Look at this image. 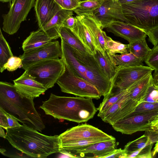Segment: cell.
I'll use <instances>...</instances> for the list:
<instances>
[{
	"label": "cell",
	"mask_w": 158,
	"mask_h": 158,
	"mask_svg": "<svg viewBox=\"0 0 158 158\" xmlns=\"http://www.w3.org/2000/svg\"><path fill=\"white\" fill-rule=\"evenodd\" d=\"M6 130L9 143L29 157L46 158L60 152L59 135H47L24 124Z\"/></svg>",
	"instance_id": "obj_1"
},
{
	"label": "cell",
	"mask_w": 158,
	"mask_h": 158,
	"mask_svg": "<svg viewBox=\"0 0 158 158\" xmlns=\"http://www.w3.org/2000/svg\"><path fill=\"white\" fill-rule=\"evenodd\" d=\"M40 107L46 114L55 118L79 123L88 122L98 111L92 98L60 96L53 93Z\"/></svg>",
	"instance_id": "obj_2"
},
{
	"label": "cell",
	"mask_w": 158,
	"mask_h": 158,
	"mask_svg": "<svg viewBox=\"0 0 158 158\" xmlns=\"http://www.w3.org/2000/svg\"><path fill=\"white\" fill-rule=\"evenodd\" d=\"M33 99L19 93L14 84L0 82V107L23 124L42 132L45 126L35 109Z\"/></svg>",
	"instance_id": "obj_3"
},
{
	"label": "cell",
	"mask_w": 158,
	"mask_h": 158,
	"mask_svg": "<svg viewBox=\"0 0 158 158\" xmlns=\"http://www.w3.org/2000/svg\"><path fill=\"white\" fill-rule=\"evenodd\" d=\"M61 40L62 58L73 73L94 86L104 98L107 96L112 89L111 82L101 70L86 66L79 62L73 54L70 46L62 39Z\"/></svg>",
	"instance_id": "obj_4"
},
{
	"label": "cell",
	"mask_w": 158,
	"mask_h": 158,
	"mask_svg": "<svg viewBox=\"0 0 158 158\" xmlns=\"http://www.w3.org/2000/svg\"><path fill=\"white\" fill-rule=\"evenodd\" d=\"M121 5L128 23L145 32L158 27V0H140Z\"/></svg>",
	"instance_id": "obj_5"
},
{
	"label": "cell",
	"mask_w": 158,
	"mask_h": 158,
	"mask_svg": "<svg viewBox=\"0 0 158 158\" xmlns=\"http://www.w3.org/2000/svg\"><path fill=\"white\" fill-rule=\"evenodd\" d=\"M65 69V63L62 58L41 61L30 66L25 70L48 89L54 86Z\"/></svg>",
	"instance_id": "obj_6"
},
{
	"label": "cell",
	"mask_w": 158,
	"mask_h": 158,
	"mask_svg": "<svg viewBox=\"0 0 158 158\" xmlns=\"http://www.w3.org/2000/svg\"><path fill=\"white\" fill-rule=\"evenodd\" d=\"M56 83L61 91L64 93L96 99H99L102 96L94 86L87 81L74 75L65 64V71Z\"/></svg>",
	"instance_id": "obj_7"
},
{
	"label": "cell",
	"mask_w": 158,
	"mask_h": 158,
	"mask_svg": "<svg viewBox=\"0 0 158 158\" xmlns=\"http://www.w3.org/2000/svg\"><path fill=\"white\" fill-rule=\"evenodd\" d=\"M35 0H12L8 11L2 16L3 31L10 35L16 33L21 23L27 19Z\"/></svg>",
	"instance_id": "obj_8"
},
{
	"label": "cell",
	"mask_w": 158,
	"mask_h": 158,
	"mask_svg": "<svg viewBox=\"0 0 158 158\" xmlns=\"http://www.w3.org/2000/svg\"><path fill=\"white\" fill-rule=\"evenodd\" d=\"M118 67L117 72L112 82L111 90L107 96L115 94L126 89L149 73H152L154 71L148 66Z\"/></svg>",
	"instance_id": "obj_9"
},
{
	"label": "cell",
	"mask_w": 158,
	"mask_h": 158,
	"mask_svg": "<svg viewBox=\"0 0 158 158\" xmlns=\"http://www.w3.org/2000/svg\"><path fill=\"white\" fill-rule=\"evenodd\" d=\"M158 115V110L142 113H132L127 117L112 124L116 131L126 135L151 129V122Z\"/></svg>",
	"instance_id": "obj_10"
},
{
	"label": "cell",
	"mask_w": 158,
	"mask_h": 158,
	"mask_svg": "<svg viewBox=\"0 0 158 158\" xmlns=\"http://www.w3.org/2000/svg\"><path fill=\"white\" fill-rule=\"evenodd\" d=\"M97 139L105 141L116 140L112 136L92 125L81 124L68 129L59 135L60 144L88 139Z\"/></svg>",
	"instance_id": "obj_11"
},
{
	"label": "cell",
	"mask_w": 158,
	"mask_h": 158,
	"mask_svg": "<svg viewBox=\"0 0 158 158\" xmlns=\"http://www.w3.org/2000/svg\"><path fill=\"white\" fill-rule=\"evenodd\" d=\"M62 51L58 41L49 44L36 49L24 52L19 56L22 60L21 67L25 70L34 64L47 60L62 58Z\"/></svg>",
	"instance_id": "obj_12"
},
{
	"label": "cell",
	"mask_w": 158,
	"mask_h": 158,
	"mask_svg": "<svg viewBox=\"0 0 158 158\" xmlns=\"http://www.w3.org/2000/svg\"><path fill=\"white\" fill-rule=\"evenodd\" d=\"M116 140L100 142L63 153L69 157L106 158L116 149Z\"/></svg>",
	"instance_id": "obj_13"
},
{
	"label": "cell",
	"mask_w": 158,
	"mask_h": 158,
	"mask_svg": "<svg viewBox=\"0 0 158 158\" xmlns=\"http://www.w3.org/2000/svg\"><path fill=\"white\" fill-rule=\"evenodd\" d=\"M93 15L100 22L102 29L114 21L128 23L124 15L122 5L118 0H104Z\"/></svg>",
	"instance_id": "obj_14"
},
{
	"label": "cell",
	"mask_w": 158,
	"mask_h": 158,
	"mask_svg": "<svg viewBox=\"0 0 158 158\" xmlns=\"http://www.w3.org/2000/svg\"><path fill=\"white\" fill-rule=\"evenodd\" d=\"M105 28L108 32L123 38L129 43L146 39L147 35L146 32L143 30L130 23L122 21L112 22L106 26Z\"/></svg>",
	"instance_id": "obj_15"
},
{
	"label": "cell",
	"mask_w": 158,
	"mask_h": 158,
	"mask_svg": "<svg viewBox=\"0 0 158 158\" xmlns=\"http://www.w3.org/2000/svg\"><path fill=\"white\" fill-rule=\"evenodd\" d=\"M17 91L26 97L34 98L44 93L47 89L34 79L26 70L13 81Z\"/></svg>",
	"instance_id": "obj_16"
},
{
	"label": "cell",
	"mask_w": 158,
	"mask_h": 158,
	"mask_svg": "<svg viewBox=\"0 0 158 158\" xmlns=\"http://www.w3.org/2000/svg\"><path fill=\"white\" fill-rule=\"evenodd\" d=\"M34 7L39 28L45 25L62 9L54 0H36Z\"/></svg>",
	"instance_id": "obj_17"
},
{
	"label": "cell",
	"mask_w": 158,
	"mask_h": 158,
	"mask_svg": "<svg viewBox=\"0 0 158 158\" xmlns=\"http://www.w3.org/2000/svg\"><path fill=\"white\" fill-rule=\"evenodd\" d=\"M77 16L89 31L94 40L97 49L104 54L106 49L104 36L105 32L102 30L100 22L93 15L85 14Z\"/></svg>",
	"instance_id": "obj_18"
},
{
	"label": "cell",
	"mask_w": 158,
	"mask_h": 158,
	"mask_svg": "<svg viewBox=\"0 0 158 158\" xmlns=\"http://www.w3.org/2000/svg\"><path fill=\"white\" fill-rule=\"evenodd\" d=\"M154 83L153 75L152 73H150L128 88L129 97L140 104L148 95L150 88Z\"/></svg>",
	"instance_id": "obj_19"
},
{
	"label": "cell",
	"mask_w": 158,
	"mask_h": 158,
	"mask_svg": "<svg viewBox=\"0 0 158 158\" xmlns=\"http://www.w3.org/2000/svg\"><path fill=\"white\" fill-rule=\"evenodd\" d=\"M114 53L106 49L103 54L97 49L93 55L98 61L103 73L112 83L118 69L113 58Z\"/></svg>",
	"instance_id": "obj_20"
},
{
	"label": "cell",
	"mask_w": 158,
	"mask_h": 158,
	"mask_svg": "<svg viewBox=\"0 0 158 158\" xmlns=\"http://www.w3.org/2000/svg\"><path fill=\"white\" fill-rule=\"evenodd\" d=\"M73 10L61 9L41 29L49 36L56 40L60 37L59 32L65 20L73 15Z\"/></svg>",
	"instance_id": "obj_21"
},
{
	"label": "cell",
	"mask_w": 158,
	"mask_h": 158,
	"mask_svg": "<svg viewBox=\"0 0 158 158\" xmlns=\"http://www.w3.org/2000/svg\"><path fill=\"white\" fill-rule=\"evenodd\" d=\"M54 39L49 36L41 29L31 32L22 44L24 52H29L45 46Z\"/></svg>",
	"instance_id": "obj_22"
},
{
	"label": "cell",
	"mask_w": 158,
	"mask_h": 158,
	"mask_svg": "<svg viewBox=\"0 0 158 158\" xmlns=\"http://www.w3.org/2000/svg\"><path fill=\"white\" fill-rule=\"evenodd\" d=\"M75 17V23L71 30L85 47L89 53L94 55L97 49L94 40L86 26L77 16Z\"/></svg>",
	"instance_id": "obj_23"
},
{
	"label": "cell",
	"mask_w": 158,
	"mask_h": 158,
	"mask_svg": "<svg viewBox=\"0 0 158 158\" xmlns=\"http://www.w3.org/2000/svg\"><path fill=\"white\" fill-rule=\"evenodd\" d=\"M60 37L72 47L85 53H88L85 47L72 30L62 26L60 29Z\"/></svg>",
	"instance_id": "obj_24"
},
{
	"label": "cell",
	"mask_w": 158,
	"mask_h": 158,
	"mask_svg": "<svg viewBox=\"0 0 158 158\" xmlns=\"http://www.w3.org/2000/svg\"><path fill=\"white\" fill-rule=\"evenodd\" d=\"M139 103L129 98L122 105L116 113L108 121L111 125L116 122L128 116L135 110Z\"/></svg>",
	"instance_id": "obj_25"
},
{
	"label": "cell",
	"mask_w": 158,
	"mask_h": 158,
	"mask_svg": "<svg viewBox=\"0 0 158 158\" xmlns=\"http://www.w3.org/2000/svg\"><path fill=\"white\" fill-rule=\"evenodd\" d=\"M113 58L117 65L120 67H127L144 65L141 60L131 52L116 54L114 53Z\"/></svg>",
	"instance_id": "obj_26"
},
{
	"label": "cell",
	"mask_w": 158,
	"mask_h": 158,
	"mask_svg": "<svg viewBox=\"0 0 158 158\" xmlns=\"http://www.w3.org/2000/svg\"><path fill=\"white\" fill-rule=\"evenodd\" d=\"M151 49L148 46L146 39L135 41L128 44L129 52L134 54L143 62H144Z\"/></svg>",
	"instance_id": "obj_27"
},
{
	"label": "cell",
	"mask_w": 158,
	"mask_h": 158,
	"mask_svg": "<svg viewBox=\"0 0 158 158\" xmlns=\"http://www.w3.org/2000/svg\"><path fill=\"white\" fill-rule=\"evenodd\" d=\"M104 0H87L79 2L73 10L77 15L87 14L93 15L100 6Z\"/></svg>",
	"instance_id": "obj_28"
},
{
	"label": "cell",
	"mask_w": 158,
	"mask_h": 158,
	"mask_svg": "<svg viewBox=\"0 0 158 158\" xmlns=\"http://www.w3.org/2000/svg\"><path fill=\"white\" fill-rule=\"evenodd\" d=\"M153 143L149 137L145 134L137 139L128 143L123 149L127 156L129 153L142 149Z\"/></svg>",
	"instance_id": "obj_29"
},
{
	"label": "cell",
	"mask_w": 158,
	"mask_h": 158,
	"mask_svg": "<svg viewBox=\"0 0 158 158\" xmlns=\"http://www.w3.org/2000/svg\"><path fill=\"white\" fill-rule=\"evenodd\" d=\"M103 141H105L100 139H88L60 144L59 152L63 154L72 150Z\"/></svg>",
	"instance_id": "obj_30"
},
{
	"label": "cell",
	"mask_w": 158,
	"mask_h": 158,
	"mask_svg": "<svg viewBox=\"0 0 158 158\" xmlns=\"http://www.w3.org/2000/svg\"><path fill=\"white\" fill-rule=\"evenodd\" d=\"M13 56L10 47L4 37L1 29L0 31V71L3 72L4 64L8 60Z\"/></svg>",
	"instance_id": "obj_31"
},
{
	"label": "cell",
	"mask_w": 158,
	"mask_h": 158,
	"mask_svg": "<svg viewBox=\"0 0 158 158\" xmlns=\"http://www.w3.org/2000/svg\"><path fill=\"white\" fill-rule=\"evenodd\" d=\"M127 91V89L115 94L104 98L102 102L98 108V116L99 117L112 105L118 101L126 93Z\"/></svg>",
	"instance_id": "obj_32"
},
{
	"label": "cell",
	"mask_w": 158,
	"mask_h": 158,
	"mask_svg": "<svg viewBox=\"0 0 158 158\" xmlns=\"http://www.w3.org/2000/svg\"><path fill=\"white\" fill-rule=\"evenodd\" d=\"M104 36L106 49L115 53H119L121 54L129 52L128 50V44H124L113 40L110 37L107 35L105 32Z\"/></svg>",
	"instance_id": "obj_33"
},
{
	"label": "cell",
	"mask_w": 158,
	"mask_h": 158,
	"mask_svg": "<svg viewBox=\"0 0 158 158\" xmlns=\"http://www.w3.org/2000/svg\"><path fill=\"white\" fill-rule=\"evenodd\" d=\"M129 98H130L128 94V88H127V92L123 97L117 102L112 105L105 112L101 115L99 117L103 121L107 123L109 119L121 107L125 102Z\"/></svg>",
	"instance_id": "obj_34"
},
{
	"label": "cell",
	"mask_w": 158,
	"mask_h": 158,
	"mask_svg": "<svg viewBox=\"0 0 158 158\" xmlns=\"http://www.w3.org/2000/svg\"><path fill=\"white\" fill-rule=\"evenodd\" d=\"M144 62L154 70V73L158 72V48L154 46Z\"/></svg>",
	"instance_id": "obj_35"
},
{
	"label": "cell",
	"mask_w": 158,
	"mask_h": 158,
	"mask_svg": "<svg viewBox=\"0 0 158 158\" xmlns=\"http://www.w3.org/2000/svg\"><path fill=\"white\" fill-rule=\"evenodd\" d=\"M158 110V102H143L138 105L133 113H142Z\"/></svg>",
	"instance_id": "obj_36"
},
{
	"label": "cell",
	"mask_w": 158,
	"mask_h": 158,
	"mask_svg": "<svg viewBox=\"0 0 158 158\" xmlns=\"http://www.w3.org/2000/svg\"><path fill=\"white\" fill-rule=\"evenodd\" d=\"M22 60L19 57L12 56L10 58L4 65L2 71L7 69L10 72L13 71L18 68L21 67Z\"/></svg>",
	"instance_id": "obj_37"
},
{
	"label": "cell",
	"mask_w": 158,
	"mask_h": 158,
	"mask_svg": "<svg viewBox=\"0 0 158 158\" xmlns=\"http://www.w3.org/2000/svg\"><path fill=\"white\" fill-rule=\"evenodd\" d=\"M2 109L4 114L3 121L7 128L18 127L21 125L14 116L7 112L3 109Z\"/></svg>",
	"instance_id": "obj_38"
},
{
	"label": "cell",
	"mask_w": 158,
	"mask_h": 158,
	"mask_svg": "<svg viewBox=\"0 0 158 158\" xmlns=\"http://www.w3.org/2000/svg\"><path fill=\"white\" fill-rule=\"evenodd\" d=\"M62 9L73 10L78 5L77 0H54Z\"/></svg>",
	"instance_id": "obj_39"
},
{
	"label": "cell",
	"mask_w": 158,
	"mask_h": 158,
	"mask_svg": "<svg viewBox=\"0 0 158 158\" xmlns=\"http://www.w3.org/2000/svg\"><path fill=\"white\" fill-rule=\"evenodd\" d=\"M154 84L151 86L148 95L143 102H158V90L154 88Z\"/></svg>",
	"instance_id": "obj_40"
},
{
	"label": "cell",
	"mask_w": 158,
	"mask_h": 158,
	"mask_svg": "<svg viewBox=\"0 0 158 158\" xmlns=\"http://www.w3.org/2000/svg\"><path fill=\"white\" fill-rule=\"evenodd\" d=\"M149 41L154 46L158 45V27L146 32Z\"/></svg>",
	"instance_id": "obj_41"
},
{
	"label": "cell",
	"mask_w": 158,
	"mask_h": 158,
	"mask_svg": "<svg viewBox=\"0 0 158 158\" xmlns=\"http://www.w3.org/2000/svg\"><path fill=\"white\" fill-rule=\"evenodd\" d=\"M126 154L124 149L121 148L116 149L110 155L106 158H126Z\"/></svg>",
	"instance_id": "obj_42"
},
{
	"label": "cell",
	"mask_w": 158,
	"mask_h": 158,
	"mask_svg": "<svg viewBox=\"0 0 158 158\" xmlns=\"http://www.w3.org/2000/svg\"><path fill=\"white\" fill-rule=\"evenodd\" d=\"M76 21L75 17L73 15L69 17L64 21L62 26L72 29L74 27Z\"/></svg>",
	"instance_id": "obj_43"
},
{
	"label": "cell",
	"mask_w": 158,
	"mask_h": 158,
	"mask_svg": "<svg viewBox=\"0 0 158 158\" xmlns=\"http://www.w3.org/2000/svg\"><path fill=\"white\" fill-rule=\"evenodd\" d=\"M119 2L121 4L128 3H131L137 1H139L140 0H118Z\"/></svg>",
	"instance_id": "obj_44"
},
{
	"label": "cell",
	"mask_w": 158,
	"mask_h": 158,
	"mask_svg": "<svg viewBox=\"0 0 158 158\" xmlns=\"http://www.w3.org/2000/svg\"><path fill=\"white\" fill-rule=\"evenodd\" d=\"M158 152V142H157L154 148L153 151L152 153L153 156H155L156 153Z\"/></svg>",
	"instance_id": "obj_45"
},
{
	"label": "cell",
	"mask_w": 158,
	"mask_h": 158,
	"mask_svg": "<svg viewBox=\"0 0 158 158\" xmlns=\"http://www.w3.org/2000/svg\"><path fill=\"white\" fill-rule=\"evenodd\" d=\"M153 77L154 83L156 84L158 82V72L156 73H154Z\"/></svg>",
	"instance_id": "obj_46"
},
{
	"label": "cell",
	"mask_w": 158,
	"mask_h": 158,
	"mask_svg": "<svg viewBox=\"0 0 158 158\" xmlns=\"http://www.w3.org/2000/svg\"><path fill=\"white\" fill-rule=\"evenodd\" d=\"M0 136L1 137L6 139V134H5V131L3 129V128L0 126Z\"/></svg>",
	"instance_id": "obj_47"
},
{
	"label": "cell",
	"mask_w": 158,
	"mask_h": 158,
	"mask_svg": "<svg viewBox=\"0 0 158 158\" xmlns=\"http://www.w3.org/2000/svg\"><path fill=\"white\" fill-rule=\"evenodd\" d=\"M157 123H158V115L156 116L155 118L152 122V127Z\"/></svg>",
	"instance_id": "obj_48"
},
{
	"label": "cell",
	"mask_w": 158,
	"mask_h": 158,
	"mask_svg": "<svg viewBox=\"0 0 158 158\" xmlns=\"http://www.w3.org/2000/svg\"><path fill=\"white\" fill-rule=\"evenodd\" d=\"M151 129H152L153 130L156 132L158 133V123L153 126H152L151 127Z\"/></svg>",
	"instance_id": "obj_49"
},
{
	"label": "cell",
	"mask_w": 158,
	"mask_h": 158,
	"mask_svg": "<svg viewBox=\"0 0 158 158\" xmlns=\"http://www.w3.org/2000/svg\"><path fill=\"white\" fill-rule=\"evenodd\" d=\"M12 0H0V1L3 2H11Z\"/></svg>",
	"instance_id": "obj_50"
},
{
	"label": "cell",
	"mask_w": 158,
	"mask_h": 158,
	"mask_svg": "<svg viewBox=\"0 0 158 158\" xmlns=\"http://www.w3.org/2000/svg\"><path fill=\"white\" fill-rule=\"evenodd\" d=\"M154 88L155 89H156L157 90H158V85H156L154 83Z\"/></svg>",
	"instance_id": "obj_51"
},
{
	"label": "cell",
	"mask_w": 158,
	"mask_h": 158,
	"mask_svg": "<svg viewBox=\"0 0 158 158\" xmlns=\"http://www.w3.org/2000/svg\"><path fill=\"white\" fill-rule=\"evenodd\" d=\"M87 0H79V2H81L83 1H86Z\"/></svg>",
	"instance_id": "obj_52"
},
{
	"label": "cell",
	"mask_w": 158,
	"mask_h": 158,
	"mask_svg": "<svg viewBox=\"0 0 158 158\" xmlns=\"http://www.w3.org/2000/svg\"><path fill=\"white\" fill-rule=\"evenodd\" d=\"M155 84L156 85H158V82H157V83H156V84Z\"/></svg>",
	"instance_id": "obj_53"
},
{
	"label": "cell",
	"mask_w": 158,
	"mask_h": 158,
	"mask_svg": "<svg viewBox=\"0 0 158 158\" xmlns=\"http://www.w3.org/2000/svg\"><path fill=\"white\" fill-rule=\"evenodd\" d=\"M156 47L157 48H158V45L157 46H156Z\"/></svg>",
	"instance_id": "obj_54"
},
{
	"label": "cell",
	"mask_w": 158,
	"mask_h": 158,
	"mask_svg": "<svg viewBox=\"0 0 158 158\" xmlns=\"http://www.w3.org/2000/svg\"><path fill=\"white\" fill-rule=\"evenodd\" d=\"M78 0V2H79V0Z\"/></svg>",
	"instance_id": "obj_55"
},
{
	"label": "cell",
	"mask_w": 158,
	"mask_h": 158,
	"mask_svg": "<svg viewBox=\"0 0 158 158\" xmlns=\"http://www.w3.org/2000/svg\"><path fill=\"white\" fill-rule=\"evenodd\" d=\"M157 141L158 142V141Z\"/></svg>",
	"instance_id": "obj_56"
}]
</instances>
